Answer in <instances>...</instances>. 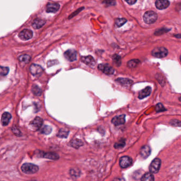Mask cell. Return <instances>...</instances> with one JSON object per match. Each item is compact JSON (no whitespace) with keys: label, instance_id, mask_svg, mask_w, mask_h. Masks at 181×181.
Masks as SVG:
<instances>
[{"label":"cell","instance_id":"cell-14","mask_svg":"<svg viewBox=\"0 0 181 181\" xmlns=\"http://www.w3.org/2000/svg\"><path fill=\"white\" fill-rule=\"evenodd\" d=\"M125 122V115L124 114L116 116L112 120V123L115 126L124 124Z\"/></svg>","mask_w":181,"mask_h":181},{"label":"cell","instance_id":"cell-22","mask_svg":"<svg viewBox=\"0 0 181 181\" xmlns=\"http://www.w3.org/2000/svg\"><path fill=\"white\" fill-rule=\"evenodd\" d=\"M31 91L33 94L36 96H39L41 95L42 93V91L40 88L36 84H34L32 86L31 88Z\"/></svg>","mask_w":181,"mask_h":181},{"label":"cell","instance_id":"cell-12","mask_svg":"<svg viewBox=\"0 0 181 181\" xmlns=\"http://www.w3.org/2000/svg\"><path fill=\"white\" fill-rule=\"evenodd\" d=\"M59 4L54 2H49L47 3L46 6V11L47 13H56L59 10Z\"/></svg>","mask_w":181,"mask_h":181},{"label":"cell","instance_id":"cell-37","mask_svg":"<svg viewBox=\"0 0 181 181\" xmlns=\"http://www.w3.org/2000/svg\"><path fill=\"white\" fill-rule=\"evenodd\" d=\"M178 99H179V100H180V102H181V97H179V98H178Z\"/></svg>","mask_w":181,"mask_h":181},{"label":"cell","instance_id":"cell-2","mask_svg":"<svg viewBox=\"0 0 181 181\" xmlns=\"http://www.w3.org/2000/svg\"><path fill=\"white\" fill-rule=\"evenodd\" d=\"M158 18L157 14L153 11H148L144 14V20L147 24H153L156 22Z\"/></svg>","mask_w":181,"mask_h":181},{"label":"cell","instance_id":"cell-4","mask_svg":"<svg viewBox=\"0 0 181 181\" xmlns=\"http://www.w3.org/2000/svg\"><path fill=\"white\" fill-rule=\"evenodd\" d=\"M161 160L159 158H155L151 162L149 166V171L151 173L156 174L159 172L161 166Z\"/></svg>","mask_w":181,"mask_h":181},{"label":"cell","instance_id":"cell-17","mask_svg":"<svg viewBox=\"0 0 181 181\" xmlns=\"http://www.w3.org/2000/svg\"><path fill=\"white\" fill-rule=\"evenodd\" d=\"M151 92V88L148 86L146 88H145L142 91H140V93H139L138 97L139 99H144L146 97H148V96L150 95Z\"/></svg>","mask_w":181,"mask_h":181},{"label":"cell","instance_id":"cell-31","mask_svg":"<svg viewBox=\"0 0 181 181\" xmlns=\"http://www.w3.org/2000/svg\"><path fill=\"white\" fill-rule=\"evenodd\" d=\"M113 59L114 62L115 63L116 65L117 66H120L121 64V57L117 55H114L113 56Z\"/></svg>","mask_w":181,"mask_h":181},{"label":"cell","instance_id":"cell-23","mask_svg":"<svg viewBox=\"0 0 181 181\" xmlns=\"http://www.w3.org/2000/svg\"><path fill=\"white\" fill-rule=\"evenodd\" d=\"M155 178L153 175L151 173H147L144 174L142 178H141V181H154Z\"/></svg>","mask_w":181,"mask_h":181},{"label":"cell","instance_id":"cell-13","mask_svg":"<svg viewBox=\"0 0 181 181\" xmlns=\"http://www.w3.org/2000/svg\"><path fill=\"white\" fill-rule=\"evenodd\" d=\"M81 61L82 62L84 63L86 65L90 66L91 68H94L96 65V62L94 59V57L91 55L82 56L81 57Z\"/></svg>","mask_w":181,"mask_h":181},{"label":"cell","instance_id":"cell-19","mask_svg":"<svg viewBox=\"0 0 181 181\" xmlns=\"http://www.w3.org/2000/svg\"><path fill=\"white\" fill-rule=\"evenodd\" d=\"M45 23L46 22L44 20L36 19L33 21L32 23V26L34 29H40L41 27H43V26L45 24Z\"/></svg>","mask_w":181,"mask_h":181},{"label":"cell","instance_id":"cell-1","mask_svg":"<svg viewBox=\"0 0 181 181\" xmlns=\"http://www.w3.org/2000/svg\"><path fill=\"white\" fill-rule=\"evenodd\" d=\"M21 171L27 174H32L38 172L39 167L31 163H25L22 165Z\"/></svg>","mask_w":181,"mask_h":181},{"label":"cell","instance_id":"cell-8","mask_svg":"<svg viewBox=\"0 0 181 181\" xmlns=\"http://www.w3.org/2000/svg\"><path fill=\"white\" fill-rule=\"evenodd\" d=\"M33 36V32L31 30L28 29H23L21 31L19 34V37L23 41H28L31 39Z\"/></svg>","mask_w":181,"mask_h":181},{"label":"cell","instance_id":"cell-10","mask_svg":"<svg viewBox=\"0 0 181 181\" xmlns=\"http://www.w3.org/2000/svg\"><path fill=\"white\" fill-rule=\"evenodd\" d=\"M64 56L66 59L70 62L75 61L77 59V52L73 49H70L66 50L64 54Z\"/></svg>","mask_w":181,"mask_h":181},{"label":"cell","instance_id":"cell-21","mask_svg":"<svg viewBox=\"0 0 181 181\" xmlns=\"http://www.w3.org/2000/svg\"><path fill=\"white\" fill-rule=\"evenodd\" d=\"M70 145L72 147L75 148V149H78L79 147H81L84 145L83 142L78 139H75L70 142Z\"/></svg>","mask_w":181,"mask_h":181},{"label":"cell","instance_id":"cell-38","mask_svg":"<svg viewBox=\"0 0 181 181\" xmlns=\"http://www.w3.org/2000/svg\"><path fill=\"white\" fill-rule=\"evenodd\" d=\"M180 60H181V56H180Z\"/></svg>","mask_w":181,"mask_h":181},{"label":"cell","instance_id":"cell-29","mask_svg":"<svg viewBox=\"0 0 181 181\" xmlns=\"http://www.w3.org/2000/svg\"><path fill=\"white\" fill-rule=\"evenodd\" d=\"M126 21L127 20L125 18H117L115 19V23L117 27H121L122 26L124 25Z\"/></svg>","mask_w":181,"mask_h":181},{"label":"cell","instance_id":"cell-16","mask_svg":"<svg viewBox=\"0 0 181 181\" xmlns=\"http://www.w3.org/2000/svg\"><path fill=\"white\" fill-rule=\"evenodd\" d=\"M140 155L144 159H146L149 156H150L151 153V149L150 147L147 145H145L141 148L140 151Z\"/></svg>","mask_w":181,"mask_h":181},{"label":"cell","instance_id":"cell-32","mask_svg":"<svg viewBox=\"0 0 181 181\" xmlns=\"http://www.w3.org/2000/svg\"><path fill=\"white\" fill-rule=\"evenodd\" d=\"M1 71L0 73L2 76H6L7 75L9 71V69L8 67H4V66H1Z\"/></svg>","mask_w":181,"mask_h":181},{"label":"cell","instance_id":"cell-36","mask_svg":"<svg viewBox=\"0 0 181 181\" xmlns=\"http://www.w3.org/2000/svg\"><path fill=\"white\" fill-rule=\"evenodd\" d=\"M125 1L130 5H133L136 3L137 0H125Z\"/></svg>","mask_w":181,"mask_h":181},{"label":"cell","instance_id":"cell-28","mask_svg":"<svg viewBox=\"0 0 181 181\" xmlns=\"http://www.w3.org/2000/svg\"><path fill=\"white\" fill-rule=\"evenodd\" d=\"M125 140L124 139L122 138L121 140L117 142H116L114 144V148L115 149H119V148H122L125 146Z\"/></svg>","mask_w":181,"mask_h":181},{"label":"cell","instance_id":"cell-5","mask_svg":"<svg viewBox=\"0 0 181 181\" xmlns=\"http://www.w3.org/2000/svg\"><path fill=\"white\" fill-rule=\"evenodd\" d=\"M98 69L106 75H112L115 72L114 68L108 64H100L98 66Z\"/></svg>","mask_w":181,"mask_h":181},{"label":"cell","instance_id":"cell-6","mask_svg":"<svg viewBox=\"0 0 181 181\" xmlns=\"http://www.w3.org/2000/svg\"><path fill=\"white\" fill-rule=\"evenodd\" d=\"M37 155L39 157H43L47 159H53V160H57L59 158V156L55 153H45L41 151H37Z\"/></svg>","mask_w":181,"mask_h":181},{"label":"cell","instance_id":"cell-24","mask_svg":"<svg viewBox=\"0 0 181 181\" xmlns=\"http://www.w3.org/2000/svg\"><path fill=\"white\" fill-rule=\"evenodd\" d=\"M69 132V131H67L63 128H61L57 134V136L61 138H66L68 136Z\"/></svg>","mask_w":181,"mask_h":181},{"label":"cell","instance_id":"cell-3","mask_svg":"<svg viewBox=\"0 0 181 181\" xmlns=\"http://www.w3.org/2000/svg\"><path fill=\"white\" fill-rule=\"evenodd\" d=\"M169 53L168 50L165 47H157L154 48L151 52L153 56L157 58H163L167 55Z\"/></svg>","mask_w":181,"mask_h":181},{"label":"cell","instance_id":"cell-18","mask_svg":"<svg viewBox=\"0 0 181 181\" xmlns=\"http://www.w3.org/2000/svg\"><path fill=\"white\" fill-rule=\"evenodd\" d=\"M11 115L9 113L4 112L2 114V119H1V123L3 126H6L9 123L11 119Z\"/></svg>","mask_w":181,"mask_h":181},{"label":"cell","instance_id":"cell-35","mask_svg":"<svg viewBox=\"0 0 181 181\" xmlns=\"http://www.w3.org/2000/svg\"><path fill=\"white\" fill-rule=\"evenodd\" d=\"M12 132H13V133L15 134L17 136H21L22 134H21V132L19 131V129L18 128H17L16 126H13L12 128Z\"/></svg>","mask_w":181,"mask_h":181},{"label":"cell","instance_id":"cell-11","mask_svg":"<svg viewBox=\"0 0 181 181\" xmlns=\"http://www.w3.org/2000/svg\"><path fill=\"white\" fill-rule=\"evenodd\" d=\"M43 124V121L39 117H36L30 123V126L35 130H38L41 128Z\"/></svg>","mask_w":181,"mask_h":181},{"label":"cell","instance_id":"cell-15","mask_svg":"<svg viewBox=\"0 0 181 181\" xmlns=\"http://www.w3.org/2000/svg\"><path fill=\"white\" fill-rule=\"evenodd\" d=\"M169 4V0H157L155 5L158 9L163 10L168 8Z\"/></svg>","mask_w":181,"mask_h":181},{"label":"cell","instance_id":"cell-33","mask_svg":"<svg viewBox=\"0 0 181 181\" xmlns=\"http://www.w3.org/2000/svg\"><path fill=\"white\" fill-rule=\"evenodd\" d=\"M166 111V109H165V108L164 107V106L162 105V104L158 103L157 104V105L156 106V112H164V111Z\"/></svg>","mask_w":181,"mask_h":181},{"label":"cell","instance_id":"cell-27","mask_svg":"<svg viewBox=\"0 0 181 181\" xmlns=\"http://www.w3.org/2000/svg\"><path fill=\"white\" fill-rule=\"evenodd\" d=\"M139 63H140V61L139 59H131L128 62L127 65H128V66L130 68H134L139 64Z\"/></svg>","mask_w":181,"mask_h":181},{"label":"cell","instance_id":"cell-7","mask_svg":"<svg viewBox=\"0 0 181 181\" xmlns=\"http://www.w3.org/2000/svg\"><path fill=\"white\" fill-rule=\"evenodd\" d=\"M132 159L128 156H123L120 159V166L122 169H126L131 165Z\"/></svg>","mask_w":181,"mask_h":181},{"label":"cell","instance_id":"cell-26","mask_svg":"<svg viewBox=\"0 0 181 181\" xmlns=\"http://www.w3.org/2000/svg\"><path fill=\"white\" fill-rule=\"evenodd\" d=\"M19 59L21 62L28 63L30 61L31 57L28 55L25 54V55H22L19 56Z\"/></svg>","mask_w":181,"mask_h":181},{"label":"cell","instance_id":"cell-30","mask_svg":"<svg viewBox=\"0 0 181 181\" xmlns=\"http://www.w3.org/2000/svg\"><path fill=\"white\" fill-rule=\"evenodd\" d=\"M70 174L73 178H77L80 175V172L78 169H71L70 171Z\"/></svg>","mask_w":181,"mask_h":181},{"label":"cell","instance_id":"cell-25","mask_svg":"<svg viewBox=\"0 0 181 181\" xmlns=\"http://www.w3.org/2000/svg\"><path fill=\"white\" fill-rule=\"evenodd\" d=\"M52 130V128L50 127V126H49V125H44V126H43L41 128L40 131H41V133H43V134L48 135V134H50V133H51Z\"/></svg>","mask_w":181,"mask_h":181},{"label":"cell","instance_id":"cell-34","mask_svg":"<svg viewBox=\"0 0 181 181\" xmlns=\"http://www.w3.org/2000/svg\"><path fill=\"white\" fill-rule=\"evenodd\" d=\"M169 124L174 126H181V121L176 119L171 120Z\"/></svg>","mask_w":181,"mask_h":181},{"label":"cell","instance_id":"cell-20","mask_svg":"<svg viewBox=\"0 0 181 181\" xmlns=\"http://www.w3.org/2000/svg\"><path fill=\"white\" fill-rule=\"evenodd\" d=\"M115 81L124 86H130L133 82L132 80L128 78H117Z\"/></svg>","mask_w":181,"mask_h":181},{"label":"cell","instance_id":"cell-9","mask_svg":"<svg viewBox=\"0 0 181 181\" xmlns=\"http://www.w3.org/2000/svg\"><path fill=\"white\" fill-rule=\"evenodd\" d=\"M30 72L32 75H41L43 72V69L41 66H39L36 64H31L29 68Z\"/></svg>","mask_w":181,"mask_h":181}]
</instances>
